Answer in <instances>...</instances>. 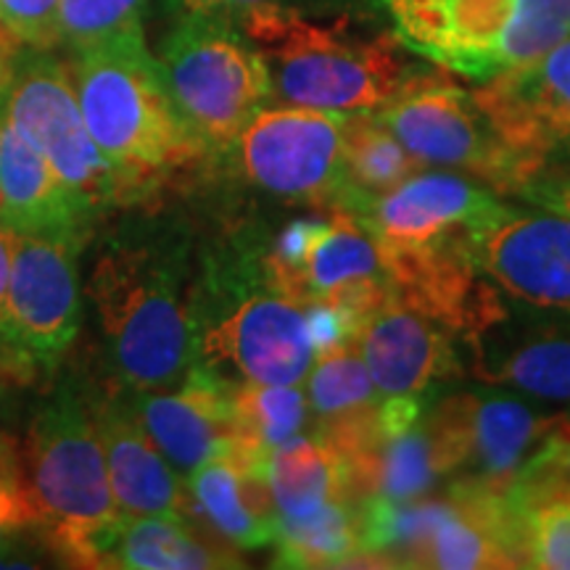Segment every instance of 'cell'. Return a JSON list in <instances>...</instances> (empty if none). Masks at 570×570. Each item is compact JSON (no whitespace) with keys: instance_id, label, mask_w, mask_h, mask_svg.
<instances>
[{"instance_id":"cell-1","label":"cell","mask_w":570,"mask_h":570,"mask_svg":"<svg viewBox=\"0 0 570 570\" xmlns=\"http://www.w3.org/2000/svg\"><path fill=\"white\" fill-rule=\"evenodd\" d=\"M88 298L119 386L140 394L185 381L196 331L183 294V246L167 235H117L96 259Z\"/></svg>"},{"instance_id":"cell-2","label":"cell","mask_w":570,"mask_h":570,"mask_svg":"<svg viewBox=\"0 0 570 570\" xmlns=\"http://www.w3.org/2000/svg\"><path fill=\"white\" fill-rule=\"evenodd\" d=\"M69 71L85 127L130 196L206 154L177 114L142 30L71 53Z\"/></svg>"},{"instance_id":"cell-3","label":"cell","mask_w":570,"mask_h":570,"mask_svg":"<svg viewBox=\"0 0 570 570\" xmlns=\"http://www.w3.org/2000/svg\"><path fill=\"white\" fill-rule=\"evenodd\" d=\"M21 462L48 550L69 566L101 568L125 512L88 399L71 389L48 399L27 428Z\"/></svg>"},{"instance_id":"cell-4","label":"cell","mask_w":570,"mask_h":570,"mask_svg":"<svg viewBox=\"0 0 570 570\" xmlns=\"http://www.w3.org/2000/svg\"><path fill=\"white\" fill-rule=\"evenodd\" d=\"M235 24L265 59L275 104L377 111L417 69L394 35L365 38L338 24H317L281 3L246 13Z\"/></svg>"},{"instance_id":"cell-5","label":"cell","mask_w":570,"mask_h":570,"mask_svg":"<svg viewBox=\"0 0 570 570\" xmlns=\"http://www.w3.org/2000/svg\"><path fill=\"white\" fill-rule=\"evenodd\" d=\"M391 35L439 69L489 82L570 35V0H373Z\"/></svg>"},{"instance_id":"cell-6","label":"cell","mask_w":570,"mask_h":570,"mask_svg":"<svg viewBox=\"0 0 570 570\" xmlns=\"http://www.w3.org/2000/svg\"><path fill=\"white\" fill-rule=\"evenodd\" d=\"M156 61L177 114L206 151H227L273 101L265 59L235 21L180 17Z\"/></svg>"},{"instance_id":"cell-7","label":"cell","mask_w":570,"mask_h":570,"mask_svg":"<svg viewBox=\"0 0 570 570\" xmlns=\"http://www.w3.org/2000/svg\"><path fill=\"white\" fill-rule=\"evenodd\" d=\"M85 235L17 233L3 323V370L11 386L51 377L80 333Z\"/></svg>"},{"instance_id":"cell-8","label":"cell","mask_w":570,"mask_h":570,"mask_svg":"<svg viewBox=\"0 0 570 570\" xmlns=\"http://www.w3.org/2000/svg\"><path fill=\"white\" fill-rule=\"evenodd\" d=\"M375 114L423 167L460 169L494 194L515 196L529 180L523 159L497 132L475 92L441 71L415 69Z\"/></svg>"},{"instance_id":"cell-9","label":"cell","mask_w":570,"mask_h":570,"mask_svg":"<svg viewBox=\"0 0 570 570\" xmlns=\"http://www.w3.org/2000/svg\"><path fill=\"white\" fill-rule=\"evenodd\" d=\"M0 109L96 217L132 198L85 127L69 63L46 51H24Z\"/></svg>"},{"instance_id":"cell-10","label":"cell","mask_w":570,"mask_h":570,"mask_svg":"<svg viewBox=\"0 0 570 570\" xmlns=\"http://www.w3.org/2000/svg\"><path fill=\"white\" fill-rule=\"evenodd\" d=\"M267 288L302 304L327 302L365 320L391 296L375 238L352 214L333 209L325 219H296L283 227L265 256Z\"/></svg>"},{"instance_id":"cell-11","label":"cell","mask_w":570,"mask_h":570,"mask_svg":"<svg viewBox=\"0 0 570 570\" xmlns=\"http://www.w3.org/2000/svg\"><path fill=\"white\" fill-rule=\"evenodd\" d=\"M194 367L233 389L240 383L302 386L315 365L306 304L267 288L217 317H194Z\"/></svg>"},{"instance_id":"cell-12","label":"cell","mask_w":570,"mask_h":570,"mask_svg":"<svg viewBox=\"0 0 570 570\" xmlns=\"http://www.w3.org/2000/svg\"><path fill=\"white\" fill-rule=\"evenodd\" d=\"M344 122L338 111L275 104L256 111L233 146L244 175L267 194L333 212L344 194Z\"/></svg>"},{"instance_id":"cell-13","label":"cell","mask_w":570,"mask_h":570,"mask_svg":"<svg viewBox=\"0 0 570 570\" xmlns=\"http://www.w3.org/2000/svg\"><path fill=\"white\" fill-rule=\"evenodd\" d=\"M547 423L518 399L491 394H452L425 410L441 475L494 494H512Z\"/></svg>"},{"instance_id":"cell-14","label":"cell","mask_w":570,"mask_h":570,"mask_svg":"<svg viewBox=\"0 0 570 570\" xmlns=\"http://www.w3.org/2000/svg\"><path fill=\"white\" fill-rule=\"evenodd\" d=\"M462 246L499 291L537 309L570 315V219L499 204L470 227Z\"/></svg>"},{"instance_id":"cell-15","label":"cell","mask_w":570,"mask_h":570,"mask_svg":"<svg viewBox=\"0 0 570 570\" xmlns=\"http://www.w3.org/2000/svg\"><path fill=\"white\" fill-rule=\"evenodd\" d=\"M499 202V194L454 173H415L381 196L360 198L348 214L381 254H415L458 244Z\"/></svg>"},{"instance_id":"cell-16","label":"cell","mask_w":570,"mask_h":570,"mask_svg":"<svg viewBox=\"0 0 570 570\" xmlns=\"http://www.w3.org/2000/svg\"><path fill=\"white\" fill-rule=\"evenodd\" d=\"M473 92L497 132L523 159L529 180L547 167H570V35Z\"/></svg>"},{"instance_id":"cell-17","label":"cell","mask_w":570,"mask_h":570,"mask_svg":"<svg viewBox=\"0 0 570 570\" xmlns=\"http://www.w3.org/2000/svg\"><path fill=\"white\" fill-rule=\"evenodd\" d=\"M454 333L389 296L362 325L360 346L381 396L425 394L433 383L462 373Z\"/></svg>"},{"instance_id":"cell-18","label":"cell","mask_w":570,"mask_h":570,"mask_svg":"<svg viewBox=\"0 0 570 570\" xmlns=\"http://www.w3.org/2000/svg\"><path fill=\"white\" fill-rule=\"evenodd\" d=\"M130 407L183 479L235 444L227 386L196 370L177 386L132 394Z\"/></svg>"},{"instance_id":"cell-19","label":"cell","mask_w":570,"mask_h":570,"mask_svg":"<svg viewBox=\"0 0 570 570\" xmlns=\"http://www.w3.org/2000/svg\"><path fill=\"white\" fill-rule=\"evenodd\" d=\"M88 404L109 462L114 494L125 518H194L188 483L148 439L130 404L114 394L88 399Z\"/></svg>"},{"instance_id":"cell-20","label":"cell","mask_w":570,"mask_h":570,"mask_svg":"<svg viewBox=\"0 0 570 570\" xmlns=\"http://www.w3.org/2000/svg\"><path fill=\"white\" fill-rule=\"evenodd\" d=\"M194 518L235 550H262L275 541L277 515L265 465L225 449L188 475Z\"/></svg>"},{"instance_id":"cell-21","label":"cell","mask_w":570,"mask_h":570,"mask_svg":"<svg viewBox=\"0 0 570 570\" xmlns=\"http://www.w3.org/2000/svg\"><path fill=\"white\" fill-rule=\"evenodd\" d=\"M0 223L17 233H75L88 238L96 214L85 206L0 109Z\"/></svg>"},{"instance_id":"cell-22","label":"cell","mask_w":570,"mask_h":570,"mask_svg":"<svg viewBox=\"0 0 570 570\" xmlns=\"http://www.w3.org/2000/svg\"><path fill=\"white\" fill-rule=\"evenodd\" d=\"M240 554L194 518H125L104 550L101 568L119 570H217L240 568Z\"/></svg>"},{"instance_id":"cell-23","label":"cell","mask_w":570,"mask_h":570,"mask_svg":"<svg viewBox=\"0 0 570 570\" xmlns=\"http://www.w3.org/2000/svg\"><path fill=\"white\" fill-rule=\"evenodd\" d=\"M265 479L277 520L354 499L346 460L317 433H302L277 446L265 465Z\"/></svg>"},{"instance_id":"cell-24","label":"cell","mask_w":570,"mask_h":570,"mask_svg":"<svg viewBox=\"0 0 570 570\" xmlns=\"http://www.w3.org/2000/svg\"><path fill=\"white\" fill-rule=\"evenodd\" d=\"M348 481L356 502L428 497L441 475L436 444L425 425V415L402 433H381L373 444L346 460Z\"/></svg>"},{"instance_id":"cell-25","label":"cell","mask_w":570,"mask_h":570,"mask_svg":"<svg viewBox=\"0 0 570 570\" xmlns=\"http://www.w3.org/2000/svg\"><path fill=\"white\" fill-rule=\"evenodd\" d=\"M277 568H348L362 562V502L325 504L309 515L281 518L275 529Z\"/></svg>"},{"instance_id":"cell-26","label":"cell","mask_w":570,"mask_h":570,"mask_svg":"<svg viewBox=\"0 0 570 570\" xmlns=\"http://www.w3.org/2000/svg\"><path fill=\"white\" fill-rule=\"evenodd\" d=\"M344 194L338 209L367 196H381L423 169L375 111L346 114L344 122Z\"/></svg>"},{"instance_id":"cell-27","label":"cell","mask_w":570,"mask_h":570,"mask_svg":"<svg viewBox=\"0 0 570 570\" xmlns=\"http://www.w3.org/2000/svg\"><path fill=\"white\" fill-rule=\"evenodd\" d=\"M235 444L240 454L267 465L269 454L309 428V402L298 386L240 383L227 389Z\"/></svg>"},{"instance_id":"cell-28","label":"cell","mask_w":570,"mask_h":570,"mask_svg":"<svg viewBox=\"0 0 570 570\" xmlns=\"http://www.w3.org/2000/svg\"><path fill=\"white\" fill-rule=\"evenodd\" d=\"M306 402L315 417V433L356 423L373 415L381 404L360 346L348 344L336 352L320 354L306 375Z\"/></svg>"},{"instance_id":"cell-29","label":"cell","mask_w":570,"mask_h":570,"mask_svg":"<svg viewBox=\"0 0 570 570\" xmlns=\"http://www.w3.org/2000/svg\"><path fill=\"white\" fill-rule=\"evenodd\" d=\"M512 502L520 512L523 568L570 570V489L515 487Z\"/></svg>"},{"instance_id":"cell-30","label":"cell","mask_w":570,"mask_h":570,"mask_svg":"<svg viewBox=\"0 0 570 570\" xmlns=\"http://www.w3.org/2000/svg\"><path fill=\"white\" fill-rule=\"evenodd\" d=\"M481 381L512 386L531 396L570 402V338H544L520 346L499 365H475Z\"/></svg>"},{"instance_id":"cell-31","label":"cell","mask_w":570,"mask_h":570,"mask_svg":"<svg viewBox=\"0 0 570 570\" xmlns=\"http://www.w3.org/2000/svg\"><path fill=\"white\" fill-rule=\"evenodd\" d=\"M148 0H61V46L69 53L142 30Z\"/></svg>"},{"instance_id":"cell-32","label":"cell","mask_w":570,"mask_h":570,"mask_svg":"<svg viewBox=\"0 0 570 570\" xmlns=\"http://www.w3.org/2000/svg\"><path fill=\"white\" fill-rule=\"evenodd\" d=\"M30 531H38V512L27 489L21 444L0 431V568L17 554L19 541Z\"/></svg>"},{"instance_id":"cell-33","label":"cell","mask_w":570,"mask_h":570,"mask_svg":"<svg viewBox=\"0 0 570 570\" xmlns=\"http://www.w3.org/2000/svg\"><path fill=\"white\" fill-rule=\"evenodd\" d=\"M0 13L24 51L53 53L61 46V0H0Z\"/></svg>"},{"instance_id":"cell-34","label":"cell","mask_w":570,"mask_h":570,"mask_svg":"<svg viewBox=\"0 0 570 570\" xmlns=\"http://www.w3.org/2000/svg\"><path fill=\"white\" fill-rule=\"evenodd\" d=\"M570 489V415H552L541 444L523 468L515 487Z\"/></svg>"},{"instance_id":"cell-35","label":"cell","mask_w":570,"mask_h":570,"mask_svg":"<svg viewBox=\"0 0 570 570\" xmlns=\"http://www.w3.org/2000/svg\"><path fill=\"white\" fill-rule=\"evenodd\" d=\"M515 196L537 206V209L560 214L570 219V167H547L520 185Z\"/></svg>"},{"instance_id":"cell-36","label":"cell","mask_w":570,"mask_h":570,"mask_svg":"<svg viewBox=\"0 0 570 570\" xmlns=\"http://www.w3.org/2000/svg\"><path fill=\"white\" fill-rule=\"evenodd\" d=\"M169 3L180 17H217L238 21L256 9L275 6L277 0H169Z\"/></svg>"},{"instance_id":"cell-37","label":"cell","mask_w":570,"mask_h":570,"mask_svg":"<svg viewBox=\"0 0 570 570\" xmlns=\"http://www.w3.org/2000/svg\"><path fill=\"white\" fill-rule=\"evenodd\" d=\"M13 246H17V230H11L9 225L0 223V375H3L6 381H9V375H6L3 370V323H6V296H9V281H11Z\"/></svg>"},{"instance_id":"cell-38","label":"cell","mask_w":570,"mask_h":570,"mask_svg":"<svg viewBox=\"0 0 570 570\" xmlns=\"http://www.w3.org/2000/svg\"><path fill=\"white\" fill-rule=\"evenodd\" d=\"M21 53H24V48L9 46V42H0V104H3V96H6V90H9L13 69H17Z\"/></svg>"},{"instance_id":"cell-39","label":"cell","mask_w":570,"mask_h":570,"mask_svg":"<svg viewBox=\"0 0 570 570\" xmlns=\"http://www.w3.org/2000/svg\"><path fill=\"white\" fill-rule=\"evenodd\" d=\"M0 42H9V46H19V48H21V42H19L17 38H13L9 27H6V21H3V13H0Z\"/></svg>"},{"instance_id":"cell-40","label":"cell","mask_w":570,"mask_h":570,"mask_svg":"<svg viewBox=\"0 0 570 570\" xmlns=\"http://www.w3.org/2000/svg\"><path fill=\"white\" fill-rule=\"evenodd\" d=\"M3 386H9V381H6V377L0 375V389H3Z\"/></svg>"}]
</instances>
